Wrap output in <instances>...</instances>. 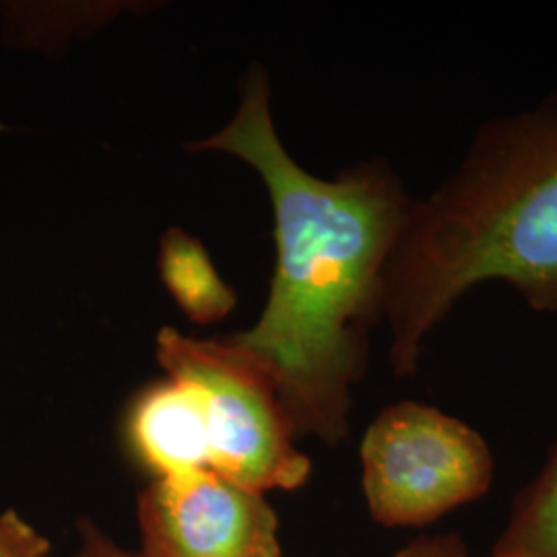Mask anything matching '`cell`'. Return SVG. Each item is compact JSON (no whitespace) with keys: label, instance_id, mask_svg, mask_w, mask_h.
I'll list each match as a JSON object with an SVG mask.
<instances>
[{"label":"cell","instance_id":"6da1fadb","mask_svg":"<svg viewBox=\"0 0 557 557\" xmlns=\"http://www.w3.org/2000/svg\"><path fill=\"white\" fill-rule=\"evenodd\" d=\"M193 151L250 163L275 211L277 267L259 322L230 338L273 380L296 436L338 444L349 434L351 391L384 319L388 264L413 200L386 161L337 178L306 172L278 139L262 71L248 77L234 120Z\"/></svg>","mask_w":557,"mask_h":557},{"label":"cell","instance_id":"7a4b0ae2","mask_svg":"<svg viewBox=\"0 0 557 557\" xmlns=\"http://www.w3.org/2000/svg\"><path fill=\"white\" fill-rule=\"evenodd\" d=\"M490 281L557 312V91L479 124L457 170L413 200L384 287L397 376L418 372L434 329Z\"/></svg>","mask_w":557,"mask_h":557},{"label":"cell","instance_id":"3957f363","mask_svg":"<svg viewBox=\"0 0 557 557\" xmlns=\"http://www.w3.org/2000/svg\"><path fill=\"white\" fill-rule=\"evenodd\" d=\"M158 361L168 379L188 382L199 393L215 473L260 494L294 492L308 481L312 462L296 446L273 380L230 338L200 341L163 329Z\"/></svg>","mask_w":557,"mask_h":557},{"label":"cell","instance_id":"277c9868","mask_svg":"<svg viewBox=\"0 0 557 557\" xmlns=\"http://www.w3.org/2000/svg\"><path fill=\"white\" fill-rule=\"evenodd\" d=\"M359 455L368 510L388 529L432 524L485 496L496 475L494 455L475 428L418 400L382 409Z\"/></svg>","mask_w":557,"mask_h":557},{"label":"cell","instance_id":"5b68a950","mask_svg":"<svg viewBox=\"0 0 557 557\" xmlns=\"http://www.w3.org/2000/svg\"><path fill=\"white\" fill-rule=\"evenodd\" d=\"M139 557H281L277 512L213 469L153 479L137 504Z\"/></svg>","mask_w":557,"mask_h":557},{"label":"cell","instance_id":"8992f818","mask_svg":"<svg viewBox=\"0 0 557 557\" xmlns=\"http://www.w3.org/2000/svg\"><path fill=\"white\" fill-rule=\"evenodd\" d=\"M128 440L140 465L156 479L211 469V438L200 395L168 379L140 393L128 413Z\"/></svg>","mask_w":557,"mask_h":557},{"label":"cell","instance_id":"52a82bcc","mask_svg":"<svg viewBox=\"0 0 557 557\" xmlns=\"http://www.w3.org/2000/svg\"><path fill=\"white\" fill-rule=\"evenodd\" d=\"M161 278L188 319L209 324L236 306L230 285L218 275L199 239L182 230H170L160 244Z\"/></svg>","mask_w":557,"mask_h":557},{"label":"cell","instance_id":"ba28073f","mask_svg":"<svg viewBox=\"0 0 557 557\" xmlns=\"http://www.w3.org/2000/svg\"><path fill=\"white\" fill-rule=\"evenodd\" d=\"M494 557H557V442L515 502Z\"/></svg>","mask_w":557,"mask_h":557},{"label":"cell","instance_id":"9c48e42d","mask_svg":"<svg viewBox=\"0 0 557 557\" xmlns=\"http://www.w3.org/2000/svg\"><path fill=\"white\" fill-rule=\"evenodd\" d=\"M52 543L17 510L0 512V557H50Z\"/></svg>","mask_w":557,"mask_h":557},{"label":"cell","instance_id":"30bf717a","mask_svg":"<svg viewBox=\"0 0 557 557\" xmlns=\"http://www.w3.org/2000/svg\"><path fill=\"white\" fill-rule=\"evenodd\" d=\"M395 557H471L465 541L457 533L432 535L411 541Z\"/></svg>","mask_w":557,"mask_h":557},{"label":"cell","instance_id":"8fae6325","mask_svg":"<svg viewBox=\"0 0 557 557\" xmlns=\"http://www.w3.org/2000/svg\"><path fill=\"white\" fill-rule=\"evenodd\" d=\"M79 549L75 557H139L131 549H124L112 537H108L94 522L79 527Z\"/></svg>","mask_w":557,"mask_h":557}]
</instances>
